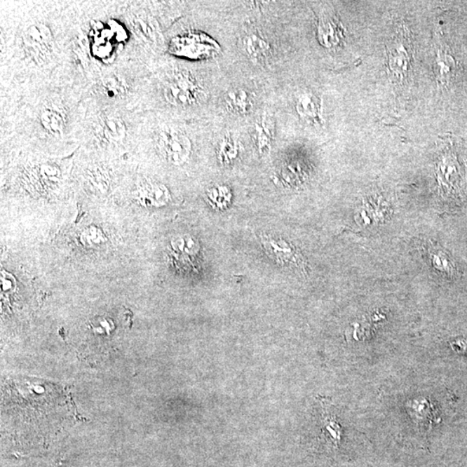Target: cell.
I'll return each mask as SVG.
<instances>
[{
	"mask_svg": "<svg viewBox=\"0 0 467 467\" xmlns=\"http://www.w3.org/2000/svg\"><path fill=\"white\" fill-rule=\"evenodd\" d=\"M164 95L166 101L172 105L184 107L202 101L205 91L191 73L179 72L166 83Z\"/></svg>",
	"mask_w": 467,
	"mask_h": 467,
	"instance_id": "6da1fadb",
	"label": "cell"
},
{
	"mask_svg": "<svg viewBox=\"0 0 467 467\" xmlns=\"http://www.w3.org/2000/svg\"><path fill=\"white\" fill-rule=\"evenodd\" d=\"M191 147V140L180 130L170 128L159 133L158 151L170 164H184L190 158Z\"/></svg>",
	"mask_w": 467,
	"mask_h": 467,
	"instance_id": "7a4b0ae2",
	"label": "cell"
},
{
	"mask_svg": "<svg viewBox=\"0 0 467 467\" xmlns=\"http://www.w3.org/2000/svg\"><path fill=\"white\" fill-rule=\"evenodd\" d=\"M412 46L406 32L399 31L389 43L388 49V68L393 78L402 83L409 76L412 64Z\"/></svg>",
	"mask_w": 467,
	"mask_h": 467,
	"instance_id": "3957f363",
	"label": "cell"
},
{
	"mask_svg": "<svg viewBox=\"0 0 467 467\" xmlns=\"http://www.w3.org/2000/svg\"><path fill=\"white\" fill-rule=\"evenodd\" d=\"M263 248L266 254L281 266H295L296 269L305 272V261L297 248L285 242L283 239L263 235L261 236Z\"/></svg>",
	"mask_w": 467,
	"mask_h": 467,
	"instance_id": "277c9868",
	"label": "cell"
},
{
	"mask_svg": "<svg viewBox=\"0 0 467 467\" xmlns=\"http://www.w3.org/2000/svg\"><path fill=\"white\" fill-rule=\"evenodd\" d=\"M26 49L36 57L44 58L52 50V35L47 26L33 25L26 29L24 36Z\"/></svg>",
	"mask_w": 467,
	"mask_h": 467,
	"instance_id": "5b68a950",
	"label": "cell"
},
{
	"mask_svg": "<svg viewBox=\"0 0 467 467\" xmlns=\"http://www.w3.org/2000/svg\"><path fill=\"white\" fill-rule=\"evenodd\" d=\"M296 111L303 121L309 124H318L321 121V102L311 93L300 95L296 102Z\"/></svg>",
	"mask_w": 467,
	"mask_h": 467,
	"instance_id": "8992f818",
	"label": "cell"
},
{
	"mask_svg": "<svg viewBox=\"0 0 467 467\" xmlns=\"http://www.w3.org/2000/svg\"><path fill=\"white\" fill-rule=\"evenodd\" d=\"M429 259L436 273L446 279H454L458 274L454 259L442 248L432 246L428 248Z\"/></svg>",
	"mask_w": 467,
	"mask_h": 467,
	"instance_id": "52a82bcc",
	"label": "cell"
},
{
	"mask_svg": "<svg viewBox=\"0 0 467 467\" xmlns=\"http://www.w3.org/2000/svg\"><path fill=\"white\" fill-rule=\"evenodd\" d=\"M224 103L229 112L244 116L254 109V96L245 90H234L225 95Z\"/></svg>",
	"mask_w": 467,
	"mask_h": 467,
	"instance_id": "ba28073f",
	"label": "cell"
},
{
	"mask_svg": "<svg viewBox=\"0 0 467 467\" xmlns=\"http://www.w3.org/2000/svg\"><path fill=\"white\" fill-rule=\"evenodd\" d=\"M441 182L449 190H459L461 185L462 175L461 166L454 154H447L441 161Z\"/></svg>",
	"mask_w": 467,
	"mask_h": 467,
	"instance_id": "9c48e42d",
	"label": "cell"
},
{
	"mask_svg": "<svg viewBox=\"0 0 467 467\" xmlns=\"http://www.w3.org/2000/svg\"><path fill=\"white\" fill-rule=\"evenodd\" d=\"M98 131L109 142H120L127 135V127L121 117L107 114L100 119Z\"/></svg>",
	"mask_w": 467,
	"mask_h": 467,
	"instance_id": "30bf717a",
	"label": "cell"
},
{
	"mask_svg": "<svg viewBox=\"0 0 467 467\" xmlns=\"http://www.w3.org/2000/svg\"><path fill=\"white\" fill-rule=\"evenodd\" d=\"M140 203L148 206H159L168 201L170 194L168 189L161 184L146 183L140 185L137 191Z\"/></svg>",
	"mask_w": 467,
	"mask_h": 467,
	"instance_id": "8fae6325",
	"label": "cell"
},
{
	"mask_svg": "<svg viewBox=\"0 0 467 467\" xmlns=\"http://www.w3.org/2000/svg\"><path fill=\"white\" fill-rule=\"evenodd\" d=\"M436 78L441 84L449 83L457 72V62L447 51L440 50L435 64Z\"/></svg>",
	"mask_w": 467,
	"mask_h": 467,
	"instance_id": "7c38bea8",
	"label": "cell"
},
{
	"mask_svg": "<svg viewBox=\"0 0 467 467\" xmlns=\"http://www.w3.org/2000/svg\"><path fill=\"white\" fill-rule=\"evenodd\" d=\"M318 31V39L325 47L336 46L342 36L340 25L333 18H321Z\"/></svg>",
	"mask_w": 467,
	"mask_h": 467,
	"instance_id": "4fadbf2b",
	"label": "cell"
},
{
	"mask_svg": "<svg viewBox=\"0 0 467 467\" xmlns=\"http://www.w3.org/2000/svg\"><path fill=\"white\" fill-rule=\"evenodd\" d=\"M41 124L50 135H60L64 132L65 118L57 107H44L40 114Z\"/></svg>",
	"mask_w": 467,
	"mask_h": 467,
	"instance_id": "5bb4252c",
	"label": "cell"
},
{
	"mask_svg": "<svg viewBox=\"0 0 467 467\" xmlns=\"http://www.w3.org/2000/svg\"><path fill=\"white\" fill-rule=\"evenodd\" d=\"M273 128L268 118L262 117L255 125L254 136L259 153H266L271 147Z\"/></svg>",
	"mask_w": 467,
	"mask_h": 467,
	"instance_id": "9a60e30c",
	"label": "cell"
},
{
	"mask_svg": "<svg viewBox=\"0 0 467 467\" xmlns=\"http://www.w3.org/2000/svg\"><path fill=\"white\" fill-rule=\"evenodd\" d=\"M243 47L248 57L252 59L265 57L270 50V44L268 41L257 34L246 36L243 39Z\"/></svg>",
	"mask_w": 467,
	"mask_h": 467,
	"instance_id": "2e32d148",
	"label": "cell"
},
{
	"mask_svg": "<svg viewBox=\"0 0 467 467\" xmlns=\"http://www.w3.org/2000/svg\"><path fill=\"white\" fill-rule=\"evenodd\" d=\"M239 154V144L232 137H224L218 146L217 155L222 164L229 165Z\"/></svg>",
	"mask_w": 467,
	"mask_h": 467,
	"instance_id": "e0dca14e",
	"label": "cell"
},
{
	"mask_svg": "<svg viewBox=\"0 0 467 467\" xmlns=\"http://www.w3.org/2000/svg\"><path fill=\"white\" fill-rule=\"evenodd\" d=\"M323 433L326 439L330 441L332 446L335 448L339 446L340 441V428L337 424L336 419L332 414L325 409L323 414Z\"/></svg>",
	"mask_w": 467,
	"mask_h": 467,
	"instance_id": "ac0fdd59",
	"label": "cell"
},
{
	"mask_svg": "<svg viewBox=\"0 0 467 467\" xmlns=\"http://www.w3.org/2000/svg\"><path fill=\"white\" fill-rule=\"evenodd\" d=\"M103 90L109 97H117L124 94L126 87L123 81L116 76H112L104 81Z\"/></svg>",
	"mask_w": 467,
	"mask_h": 467,
	"instance_id": "d6986e66",
	"label": "cell"
},
{
	"mask_svg": "<svg viewBox=\"0 0 467 467\" xmlns=\"http://www.w3.org/2000/svg\"><path fill=\"white\" fill-rule=\"evenodd\" d=\"M2 292H12L15 287L14 278L6 272L1 273Z\"/></svg>",
	"mask_w": 467,
	"mask_h": 467,
	"instance_id": "ffe728a7",
	"label": "cell"
}]
</instances>
